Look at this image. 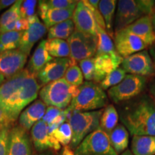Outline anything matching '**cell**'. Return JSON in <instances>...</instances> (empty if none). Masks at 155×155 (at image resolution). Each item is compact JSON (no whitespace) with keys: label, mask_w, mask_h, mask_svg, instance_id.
I'll use <instances>...</instances> for the list:
<instances>
[{"label":"cell","mask_w":155,"mask_h":155,"mask_svg":"<svg viewBox=\"0 0 155 155\" xmlns=\"http://www.w3.org/2000/svg\"><path fill=\"white\" fill-rule=\"evenodd\" d=\"M63 113V110H61L58 108L53 107V106H49L46 109L45 114L42 119L49 126Z\"/></svg>","instance_id":"cell-39"},{"label":"cell","mask_w":155,"mask_h":155,"mask_svg":"<svg viewBox=\"0 0 155 155\" xmlns=\"http://www.w3.org/2000/svg\"><path fill=\"white\" fill-rule=\"evenodd\" d=\"M0 125H1L2 129L5 127L10 128L12 124L9 123V120L7 119V116H5L4 111L2 110V108H0Z\"/></svg>","instance_id":"cell-41"},{"label":"cell","mask_w":155,"mask_h":155,"mask_svg":"<svg viewBox=\"0 0 155 155\" xmlns=\"http://www.w3.org/2000/svg\"><path fill=\"white\" fill-rule=\"evenodd\" d=\"M121 65L126 73L131 75L146 77L155 74L152 59L147 50L124 58Z\"/></svg>","instance_id":"cell-10"},{"label":"cell","mask_w":155,"mask_h":155,"mask_svg":"<svg viewBox=\"0 0 155 155\" xmlns=\"http://www.w3.org/2000/svg\"><path fill=\"white\" fill-rule=\"evenodd\" d=\"M64 78L69 84L79 87L83 84L84 78L80 67L78 66V65H73L69 66L67 69L64 75Z\"/></svg>","instance_id":"cell-34"},{"label":"cell","mask_w":155,"mask_h":155,"mask_svg":"<svg viewBox=\"0 0 155 155\" xmlns=\"http://www.w3.org/2000/svg\"><path fill=\"white\" fill-rule=\"evenodd\" d=\"M27 19L29 22V28L23 32L19 50L28 56L35 43L47 33L48 29L36 14Z\"/></svg>","instance_id":"cell-12"},{"label":"cell","mask_w":155,"mask_h":155,"mask_svg":"<svg viewBox=\"0 0 155 155\" xmlns=\"http://www.w3.org/2000/svg\"><path fill=\"white\" fill-rule=\"evenodd\" d=\"M75 155H118L106 133L99 127L91 133L75 150Z\"/></svg>","instance_id":"cell-8"},{"label":"cell","mask_w":155,"mask_h":155,"mask_svg":"<svg viewBox=\"0 0 155 155\" xmlns=\"http://www.w3.org/2000/svg\"><path fill=\"white\" fill-rule=\"evenodd\" d=\"M48 7L50 9H69L75 7L78 1L73 0H49L45 1Z\"/></svg>","instance_id":"cell-37"},{"label":"cell","mask_w":155,"mask_h":155,"mask_svg":"<svg viewBox=\"0 0 155 155\" xmlns=\"http://www.w3.org/2000/svg\"><path fill=\"white\" fill-rule=\"evenodd\" d=\"M78 88L69 84L63 78L44 86L39 95L46 106L64 110L71 104Z\"/></svg>","instance_id":"cell-6"},{"label":"cell","mask_w":155,"mask_h":155,"mask_svg":"<svg viewBox=\"0 0 155 155\" xmlns=\"http://www.w3.org/2000/svg\"><path fill=\"white\" fill-rule=\"evenodd\" d=\"M40 86L36 75L25 68L0 86V108L12 125L19 114L38 96Z\"/></svg>","instance_id":"cell-1"},{"label":"cell","mask_w":155,"mask_h":155,"mask_svg":"<svg viewBox=\"0 0 155 155\" xmlns=\"http://www.w3.org/2000/svg\"><path fill=\"white\" fill-rule=\"evenodd\" d=\"M37 155H51L49 153H47V154H37Z\"/></svg>","instance_id":"cell-49"},{"label":"cell","mask_w":155,"mask_h":155,"mask_svg":"<svg viewBox=\"0 0 155 155\" xmlns=\"http://www.w3.org/2000/svg\"><path fill=\"white\" fill-rule=\"evenodd\" d=\"M22 2V0H18L10 8L3 13L0 17V28H3L17 19L21 18L20 7Z\"/></svg>","instance_id":"cell-33"},{"label":"cell","mask_w":155,"mask_h":155,"mask_svg":"<svg viewBox=\"0 0 155 155\" xmlns=\"http://www.w3.org/2000/svg\"><path fill=\"white\" fill-rule=\"evenodd\" d=\"M28 61V55L19 49L0 53V72L9 79L20 72Z\"/></svg>","instance_id":"cell-13"},{"label":"cell","mask_w":155,"mask_h":155,"mask_svg":"<svg viewBox=\"0 0 155 155\" xmlns=\"http://www.w3.org/2000/svg\"><path fill=\"white\" fill-rule=\"evenodd\" d=\"M1 129H2V127H1V125H0V131H1Z\"/></svg>","instance_id":"cell-51"},{"label":"cell","mask_w":155,"mask_h":155,"mask_svg":"<svg viewBox=\"0 0 155 155\" xmlns=\"http://www.w3.org/2000/svg\"><path fill=\"white\" fill-rule=\"evenodd\" d=\"M150 98H152V101L155 104V81L151 83L150 86Z\"/></svg>","instance_id":"cell-44"},{"label":"cell","mask_w":155,"mask_h":155,"mask_svg":"<svg viewBox=\"0 0 155 155\" xmlns=\"http://www.w3.org/2000/svg\"><path fill=\"white\" fill-rule=\"evenodd\" d=\"M45 48L50 56L55 58H64L70 56V48L67 41L61 39L46 40Z\"/></svg>","instance_id":"cell-29"},{"label":"cell","mask_w":155,"mask_h":155,"mask_svg":"<svg viewBox=\"0 0 155 155\" xmlns=\"http://www.w3.org/2000/svg\"><path fill=\"white\" fill-rule=\"evenodd\" d=\"M131 151L134 155H155V136H133Z\"/></svg>","instance_id":"cell-24"},{"label":"cell","mask_w":155,"mask_h":155,"mask_svg":"<svg viewBox=\"0 0 155 155\" xmlns=\"http://www.w3.org/2000/svg\"><path fill=\"white\" fill-rule=\"evenodd\" d=\"M46 112V105L42 100H36L25 109L19 116V124L28 131L41 120Z\"/></svg>","instance_id":"cell-20"},{"label":"cell","mask_w":155,"mask_h":155,"mask_svg":"<svg viewBox=\"0 0 155 155\" xmlns=\"http://www.w3.org/2000/svg\"><path fill=\"white\" fill-rule=\"evenodd\" d=\"M146 84L145 77L127 74L121 83L108 89V97L116 104L131 100L143 91Z\"/></svg>","instance_id":"cell-7"},{"label":"cell","mask_w":155,"mask_h":155,"mask_svg":"<svg viewBox=\"0 0 155 155\" xmlns=\"http://www.w3.org/2000/svg\"><path fill=\"white\" fill-rule=\"evenodd\" d=\"M79 65L83 73V78L86 81H91L94 79V58H87L79 62Z\"/></svg>","instance_id":"cell-36"},{"label":"cell","mask_w":155,"mask_h":155,"mask_svg":"<svg viewBox=\"0 0 155 155\" xmlns=\"http://www.w3.org/2000/svg\"><path fill=\"white\" fill-rule=\"evenodd\" d=\"M152 20L153 28H154V32H155V14L152 15Z\"/></svg>","instance_id":"cell-48"},{"label":"cell","mask_w":155,"mask_h":155,"mask_svg":"<svg viewBox=\"0 0 155 155\" xmlns=\"http://www.w3.org/2000/svg\"><path fill=\"white\" fill-rule=\"evenodd\" d=\"M116 4L117 1L116 0H101L98 5V9L105 22L106 30L112 39L114 38V19Z\"/></svg>","instance_id":"cell-26"},{"label":"cell","mask_w":155,"mask_h":155,"mask_svg":"<svg viewBox=\"0 0 155 155\" xmlns=\"http://www.w3.org/2000/svg\"><path fill=\"white\" fill-rule=\"evenodd\" d=\"M117 2L114 32L124 30L141 17L154 14V0H120Z\"/></svg>","instance_id":"cell-4"},{"label":"cell","mask_w":155,"mask_h":155,"mask_svg":"<svg viewBox=\"0 0 155 155\" xmlns=\"http://www.w3.org/2000/svg\"><path fill=\"white\" fill-rule=\"evenodd\" d=\"M114 42L116 52L123 58L148 48L147 44L140 38L125 30L115 32Z\"/></svg>","instance_id":"cell-11"},{"label":"cell","mask_w":155,"mask_h":155,"mask_svg":"<svg viewBox=\"0 0 155 155\" xmlns=\"http://www.w3.org/2000/svg\"><path fill=\"white\" fill-rule=\"evenodd\" d=\"M5 76H4V75L1 73V72H0V86L2 85V83L5 82Z\"/></svg>","instance_id":"cell-46"},{"label":"cell","mask_w":155,"mask_h":155,"mask_svg":"<svg viewBox=\"0 0 155 155\" xmlns=\"http://www.w3.org/2000/svg\"><path fill=\"white\" fill-rule=\"evenodd\" d=\"M72 20L75 30L94 36H97V24L94 14L83 2L78 1L73 12Z\"/></svg>","instance_id":"cell-17"},{"label":"cell","mask_w":155,"mask_h":155,"mask_svg":"<svg viewBox=\"0 0 155 155\" xmlns=\"http://www.w3.org/2000/svg\"><path fill=\"white\" fill-rule=\"evenodd\" d=\"M124 30L138 37L148 47L155 45V32L153 28L152 15L141 17Z\"/></svg>","instance_id":"cell-19"},{"label":"cell","mask_w":155,"mask_h":155,"mask_svg":"<svg viewBox=\"0 0 155 155\" xmlns=\"http://www.w3.org/2000/svg\"><path fill=\"white\" fill-rule=\"evenodd\" d=\"M108 96L92 81H86L78 88L68 108L72 111H98L108 104Z\"/></svg>","instance_id":"cell-3"},{"label":"cell","mask_w":155,"mask_h":155,"mask_svg":"<svg viewBox=\"0 0 155 155\" xmlns=\"http://www.w3.org/2000/svg\"><path fill=\"white\" fill-rule=\"evenodd\" d=\"M23 32H6L0 33V53L19 48Z\"/></svg>","instance_id":"cell-30"},{"label":"cell","mask_w":155,"mask_h":155,"mask_svg":"<svg viewBox=\"0 0 155 155\" xmlns=\"http://www.w3.org/2000/svg\"><path fill=\"white\" fill-rule=\"evenodd\" d=\"M38 2V15L47 29L72 19L75 9V7L63 9H50L48 7L45 1H40Z\"/></svg>","instance_id":"cell-18"},{"label":"cell","mask_w":155,"mask_h":155,"mask_svg":"<svg viewBox=\"0 0 155 155\" xmlns=\"http://www.w3.org/2000/svg\"><path fill=\"white\" fill-rule=\"evenodd\" d=\"M110 143L118 154L123 153L129 145V131L123 124H118L109 134Z\"/></svg>","instance_id":"cell-25"},{"label":"cell","mask_w":155,"mask_h":155,"mask_svg":"<svg viewBox=\"0 0 155 155\" xmlns=\"http://www.w3.org/2000/svg\"><path fill=\"white\" fill-rule=\"evenodd\" d=\"M11 128L5 127L0 131V155H7V141Z\"/></svg>","instance_id":"cell-40"},{"label":"cell","mask_w":155,"mask_h":155,"mask_svg":"<svg viewBox=\"0 0 155 155\" xmlns=\"http://www.w3.org/2000/svg\"><path fill=\"white\" fill-rule=\"evenodd\" d=\"M51 134L57 139L60 144L63 146H67L72 140V129L68 122H64L62 124L51 133Z\"/></svg>","instance_id":"cell-32"},{"label":"cell","mask_w":155,"mask_h":155,"mask_svg":"<svg viewBox=\"0 0 155 155\" xmlns=\"http://www.w3.org/2000/svg\"><path fill=\"white\" fill-rule=\"evenodd\" d=\"M17 1L15 0H0V10L6 9L9 6H12Z\"/></svg>","instance_id":"cell-42"},{"label":"cell","mask_w":155,"mask_h":155,"mask_svg":"<svg viewBox=\"0 0 155 155\" xmlns=\"http://www.w3.org/2000/svg\"><path fill=\"white\" fill-rule=\"evenodd\" d=\"M38 2L34 0H26L23 1L20 7V15L22 18H28L33 16L35 12V7Z\"/></svg>","instance_id":"cell-38"},{"label":"cell","mask_w":155,"mask_h":155,"mask_svg":"<svg viewBox=\"0 0 155 155\" xmlns=\"http://www.w3.org/2000/svg\"><path fill=\"white\" fill-rule=\"evenodd\" d=\"M97 50L96 56L109 55L114 58H122L116 52L114 42L106 30L97 26Z\"/></svg>","instance_id":"cell-23"},{"label":"cell","mask_w":155,"mask_h":155,"mask_svg":"<svg viewBox=\"0 0 155 155\" xmlns=\"http://www.w3.org/2000/svg\"><path fill=\"white\" fill-rule=\"evenodd\" d=\"M60 155H75V152L70 146H64Z\"/></svg>","instance_id":"cell-43"},{"label":"cell","mask_w":155,"mask_h":155,"mask_svg":"<svg viewBox=\"0 0 155 155\" xmlns=\"http://www.w3.org/2000/svg\"><path fill=\"white\" fill-rule=\"evenodd\" d=\"M7 155H32L28 131L20 126L11 128L7 141Z\"/></svg>","instance_id":"cell-15"},{"label":"cell","mask_w":155,"mask_h":155,"mask_svg":"<svg viewBox=\"0 0 155 155\" xmlns=\"http://www.w3.org/2000/svg\"><path fill=\"white\" fill-rule=\"evenodd\" d=\"M154 14H155V1H154Z\"/></svg>","instance_id":"cell-50"},{"label":"cell","mask_w":155,"mask_h":155,"mask_svg":"<svg viewBox=\"0 0 155 155\" xmlns=\"http://www.w3.org/2000/svg\"><path fill=\"white\" fill-rule=\"evenodd\" d=\"M29 28L28 20L25 18H19L13 21L7 25L3 28H0V33H3L6 32H12V31H17V32H24Z\"/></svg>","instance_id":"cell-35"},{"label":"cell","mask_w":155,"mask_h":155,"mask_svg":"<svg viewBox=\"0 0 155 155\" xmlns=\"http://www.w3.org/2000/svg\"><path fill=\"white\" fill-rule=\"evenodd\" d=\"M150 55L152 59L153 64H154V71H155V45L150 47Z\"/></svg>","instance_id":"cell-45"},{"label":"cell","mask_w":155,"mask_h":155,"mask_svg":"<svg viewBox=\"0 0 155 155\" xmlns=\"http://www.w3.org/2000/svg\"><path fill=\"white\" fill-rule=\"evenodd\" d=\"M46 40H42L35 50L33 55L31 57L27 69L31 73L37 75L45 65L53 59L47 51L45 48Z\"/></svg>","instance_id":"cell-22"},{"label":"cell","mask_w":155,"mask_h":155,"mask_svg":"<svg viewBox=\"0 0 155 155\" xmlns=\"http://www.w3.org/2000/svg\"><path fill=\"white\" fill-rule=\"evenodd\" d=\"M123 58H114L109 55H98L94 58V83H100L107 75L119 68Z\"/></svg>","instance_id":"cell-21"},{"label":"cell","mask_w":155,"mask_h":155,"mask_svg":"<svg viewBox=\"0 0 155 155\" xmlns=\"http://www.w3.org/2000/svg\"><path fill=\"white\" fill-rule=\"evenodd\" d=\"M126 72L121 68H119L113 72L107 75L105 78L99 83V86L103 90H107L121 83L126 76Z\"/></svg>","instance_id":"cell-31"},{"label":"cell","mask_w":155,"mask_h":155,"mask_svg":"<svg viewBox=\"0 0 155 155\" xmlns=\"http://www.w3.org/2000/svg\"><path fill=\"white\" fill-rule=\"evenodd\" d=\"M67 42L70 48V59L76 63L96 56L97 36L74 30Z\"/></svg>","instance_id":"cell-9"},{"label":"cell","mask_w":155,"mask_h":155,"mask_svg":"<svg viewBox=\"0 0 155 155\" xmlns=\"http://www.w3.org/2000/svg\"><path fill=\"white\" fill-rule=\"evenodd\" d=\"M104 109L93 111H73L68 119L73 137L70 147L75 150L87 136L99 127Z\"/></svg>","instance_id":"cell-5"},{"label":"cell","mask_w":155,"mask_h":155,"mask_svg":"<svg viewBox=\"0 0 155 155\" xmlns=\"http://www.w3.org/2000/svg\"><path fill=\"white\" fill-rule=\"evenodd\" d=\"M119 115L114 105L109 104L106 106L100 119L99 128L108 135L118 125Z\"/></svg>","instance_id":"cell-27"},{"label":"cell","mask_w":155,"mask_h":155,"mask_svg":"<svg viewBox=\"0 0 155 155\" xmlns=\"http://www.w3.org/2000/svg\"><path fill=\"white\" fill-rule=\"evenodd\" d=\"M31 137L35 147L39 152L49 149L55 152L61 150V144L49 132V127L42 119L32 127Z\"/></svg>","instance_id":"cell-14"},{"label":"cell","mask_w":155,"mask_h":155,"mask_svg":"<svg viewBox=\"0 0 155 155\" xmlns=\"http://www.w3.org/2000/svg\"><path fill=\"white\" fill-rule=\"evenodd\" d=\"M122 124L133 136H155V104L150 96L136 97L119 110Z\"/></svg>","instance_id":"cell-2"},{"label":"cell","mask_w":155,"mask_h":155,"mask_svg":"<svg viewBox=\"0 0 155 155\" xmlns=\"http://www.w3.org/2000/svg\"><path fill=\"white\" fill-rule=\"evenodd\" d=\"M75 26L72 19H68L63 22L54 25L48 30V40L61 39L68 40L74 32Z\"/></svg>","instance_id":"cell-28"},{"label":"cell","mask_w":155,"mask_h":155,"mask_svg":"<svg viewBox=\"0 0 155 155\" xmlns=\"http://www.w3.org/2000/svg\"><path fill=\"white\" fill-rule=\"evenodd\" d=\"M121 155H134V154L131 152L130 150H127L124 151V152L123 153H121Z\"/></svg>","instance_id":"cell-47"},{"label":"cell","mask_w":155,"mask_h":155,"mask_svg":"<svg viewBox=\"0 0 155 155\" xmlns=\"http://www.w3.org/2000/svg\"><path fill=\"white\" fill-rule=\"evenodd\" d=\"M70 66V58H53L45 65L36 75L37 80L40 87L53 81L63 78Z\"/></svg>","instance_id":"cell-16"}]
</instances>
